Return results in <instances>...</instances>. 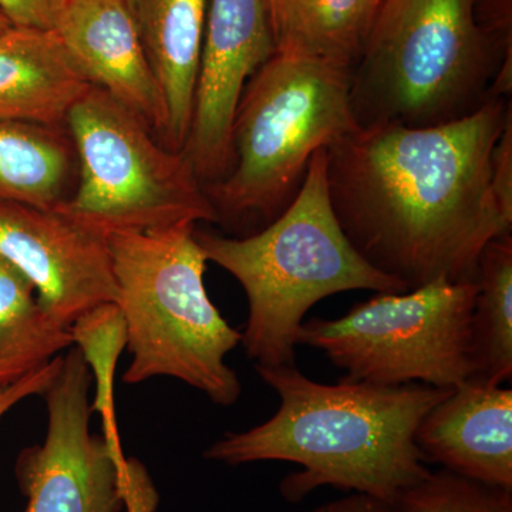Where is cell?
Wrapping results in <instances>:
<instances>
[{"mask_svg":"<svg viewBox=\"0 0 512 512\" xmlns=\"http://www.w3.org/2000/svg\"><path fill=\"white\" fill-rule=\"evenodd\" d=\"M352 70L275 53L249 79L232 124L228 173L205 185L218 222L255 234L291 204L320 148L355 130Z\"/></svg>","mask_w":512,"mask_h":512,"instance_id":"cell-6","label":"cell"},{"mask_svg":"<svg viewBox=\"0 0 512 512\" xmlns=\"http://www.w3.org/2000/svg\"><path fill=\"white\" fill-rule=\"evenodd\" d=\"M124 501L127 512H156L160 494L147 467L134 457L124 466Z\"/></svg>","mask_w":512,"mask_h":512,"instance_id":"cell-25","label":"cell"},{"mask_svg":"<svg viewBox=\"0 0 512 512\" xmlns=\"http://www.w3.org/2000/svg\"><path fill=\"white\" fill-rule=\"evenodd\" d=\"M62 357L63 355L57 356L52 362L29 373L28 376L22 377L18 382L2 387L0 389V419L16 404L23 402L28 397L43 396L62 366Z\"/></svg>","mask_w":512,"mask_h":512,"instance_id":"cell-26","label":"cell"},{"mask_svg":"<svg viewBox=\"0 0 512 512\" xmlns=\"http://www.w3.org/2000/svg\"><path fill=\"white\" fill-rule=\"evenodd\" d=\"M90 87L55 30L0 33V120L66 127L67 114Z\"/></svg>","mask_w":512,"mask_h":512,"instance_id":"cell-14","label":"cell"},{"mask_svg":"<svg viewBox=\"0 0 512 512\" xmlns=\"http://www.w3.org/2000/svg\"><path fill=\"white\" fill-rule=\"evenodd\" d=\"M279 397L271 419L227 433L204 458L238 467L261 461L298 464L281 493L298 503L320 487L394 504L431 470L414 443L421 419L451 389L410 383L315 382L295 365L255 366Z\"/></svg>","mask_w":512,"mask_h":512,"instance_id":"cell-2","label":"cell"},{"mask_svg":"<svg viewBox=\"0 0 512 512\" xmlns=\"http://www.w3.org/2000/svg\"><path fill=\"white\" fill-rule=\"evenodd\" d=\"M491 185L498 207L512 222V111L491 153Z\"/></svg>","mask_w":512,"mask_h":512,"instance_id":"cell-23","label":"cell"},{"mask_svg":"<svg viewBox=\"0 0 512 512\" xmlns=\"http://www.w3.org/2000/svg\"><path fill=\"white\" fill-rule=\"evenodd\" d=\"M512 111L493 99L436 127H356L326 148L330 204L353 248L407 291L473 282L485 245L512 231L491 153Z\"/></svg>","mask_w":512,"mask_h":512,"instance_id":"cell-1","label":"cell"},{"mask_svg":"<svg viewBox=\"0 0 512 512\" xmlns=\"http://www.w3.org/2000/svg\"><path fill=\"white\" fill-rule=\"evenodd\" d=\"M66 0H0L13 28L55 30Z\"/></svg>","mask_w":512,"mask_h":512,"instance_id":"cell-22","label":"cell"},{"mask_svg":"<svg viewBox=\"0 0 512 512\" xmlns=\"http://www.w3.org/2000/svg\"><path fill=\"white\" fill-rule=\"evenodd\" d=\"M66 127L79 184L57 208L83 227L106 238L218 222L184 151L165 147L146 121L100 87L74 104Z\"/></svg>","mask_w":512,"mask_h":512,"instance_id":"cell-7","label":"cell"},{"mask_svg":"<svg viewBox=\"0 0 512 512\" xmlns=\"http://www.w3.org/2000/svg\"><path fill=\"white\" fill-rule=\"evenodd\" d=\"M276 53L265 0H208L190 134L184 147L201 183L228 173L242 92Z\"/></svg>","mask_w":512,"mask_h":512,"instance_id":"cell-10","label":"cell"},{"mask_svg":"<svg viewBox=\"0 0 512 512\" xmlns=\"http://www.w3.org/2000/svg\"><path fill=\"white\" fill-rule=\"evenodd\" d=\"M393 507L396 512H512V491L440 468L403 491Z\"/></svg>","mask_w":512,"mask_h":512,"instance_id":"cell-21","label":"cell"},{"mask_svg":"<svg viewBox=\"0 0 512 512\" xmlns=\"http://www.w3.org/2000/svg\"><path fill=\"white\" fill-rule=\"evenodd\" d=\"M195 228L181 224L106 237L131 353L123 382L171 377L228 407L242 393L237 372L227 365L242 333L208 296V261Z\"/></svg>","mask_w":512,"mask_h":512,"instance_id":"cell-5","label":"cell"},{"mask_svg":"<svg viewBox=\"0 0 512 512\" xmlns=\"http://www.w3.org/2000/svg\"><path fill=\"white\" fill-rule=\"evenodd\" d=\"M63 128L0 120V204L52 210L69 198L76 154Z\"/></svg>","mask_w":512,"mask_h":512,"instance_id":"cell-17","label":"cell"},{"mask_svg":"<svg viewBox=\"0 0 512 512\" xmlns=\"http://www.w3.org/2000/svg\"><path fill=\"white\" fill-rule=\"evenodd\" d=\"M167 106L165 147L184 151L190 134L208 0H128Z\"/></svg>","mask_w":512,"mask_h":512,"instance_id":"cell-15","label":"cell"},{"mask_svg":"<svg viewBox=\"0 0 512 512\" xmlns=\"http://www.w3.org/2000/svg\"><path fill=\"white\" fill-rule=\"evenodd\" d=\"M92 376L79 350L63 355L46 392L45 440L25 448L16 478L23 512H124V466L119 454L90 430Z\"/></svg>","mask_w":512,"mask_h":512,"instance_id":"cell-9","label":"cell"},{"mask_svg":"<svg viewBox=\"0 0 512 512\" xmlns=\"http://www.w3.org/2000/svg\"><path fill=\"white\" fill-rule=\"evenodd\" d=\"M471 313L473 380L504 386L512 379V234L485 245L478 259Z\"/></svg>","mask_w":512,"mask_h":512,"instance_id":"cell-19","label":"cell"},{"mask_svg":"<svg viewBox=\"0 0 512 512\" xmlns=\"http://www.w3.org/2000/svg\"><path fill=\"white\" fill-rule=\"evenodd\" d=\"M72 346L69 326L47 315L26 276L0 258V389Z\"/></svg>","mask_w":512,"mask_h":512,"instance_id":"cell-18","label":"cell"},{"mask_svg":"<svg viewBox=\"0 0 512 512\" xmlns=\"http://www.w3.org/2000/svg\"><path fill=\"white\" fill-rule=\"evenodd\" d=\"M477 284L437 279L403 293H376L338 319L312 318L298 346L320 350L346 382L421 383L454 389L476 376L471 313Z\"/></svg>","mask_w":512,"mask_h":512,"instance_id":"cell-8","label":"cell"},{"mask_svg":"<svg viewBox=\"0 0 512 512\" xmlns=\"http://www.w3.org/2000/svg\"><path fill=\"white\" fill-rule=\"evenodd\" d=\"M474 12L485 35L512 63V0H476Z\"/></svg>","mask_w":512,"mask_h":512,"instance_id":"cell-24","label":"cell"},{"mask_svg":"<svg viewBox=\"0 0 512 512\" xmlns=\"http://www.w3.org/2000/svg\"><path fill=\"white\" fill-rule=\"evenodd\" d=\"M74 348L79 350L92 376V412L103 426V439L124 454L116 413L117 363L127 349V329L116 302L103 303L83 313L70 325Z\"/></svg>","mask_w":512,"mask_h":512,"instance_id":"cell-20","label":"cell"},{"mask_svg":"<svg viewBox=\"0 0 512 512\" xmlns=\"http://www.w3.org/2000/svg\"><path fill=\"white\" fill-rule=\"evenodd\" d=\"M414 443L427 464L512 491V389L454 387L421 419Z\"/></svg>","mask_w":512,"mask_h":512,"instance_id":"cell-13","label":"cell"},{"mask_svg":"<svg viewBox=\"0 0 512 512\" xmlns=\"http://www.w3.org/2000/svg\"><path fill=\"white\" fill-rule=\"evenodd\" d=\"M10 28H13V26L10 25L9 20L5 18V15L0 12V33L6 32V30Z\"/></svg>","mask_w":512,"mask_h":512,"instance_id":"cell-28","label":"cell"},{"mask_svg":"<svg viewBox=\"0 0 512 512\" xmlns=\"http://www.w3.org/2000/svg\"><path fill=\"white\" fill-rule=\"evenodd\" d=\"M476 0H382L350 77L357 127H436L510 99L512 63L485 35Z\"/></svg>","mask_w":512,"mask_h":512,"instance_id":"cell-4","label":"cell"},{"mask_svg":"<svg viewBox=\"0 0 512 512\" xmlns=\"http://www.w3.org/2000/svg\"><path fill=\"white\" fill-rule=\"evenodd\" d=\"M55 32L84 79L134 111L163 141L167 106L128 0H66Z\"/></svg>","mask_w":512,"mask_h":512,"instance_id":"cell-12","label":"cell"},{"mask_svg":"<svg viewBox=\"0 0 512 512\" xmlns=\"http://www.w3.org/2000/svg\"><path fill=\"white\" fill-rule=\"evenodd\" d=\"M0 258L26 276L43 311L69 328L90 309L116 302L107 239L57 207L0 204Z\"/></svg>","mask_w":512,"mask_h":512,"instance_id":"cell-11","label":"cell"},{"mask_svg":"<svg viewBox=\"0 0 512 512\" xmlns=\"http://www.w3.org/2000/svg\"><path fill=\"white\" fill-rule=\"evenodd\" d=\"M195 239L207 261L234 276L247 295L241 345L255 366L295 365L299 329L322 299L348 291L409 292L367 264L340 228L326 148L316 151L298 194L271 224L242 238L195 228Z\"/></svg>","mask_w":512,"mask_h":512,"instance_id":"cell-3","label":"cell"},{"mask_svg":"<svg viewBox=\"0 0 512 512\" xmlns=\"http://www.w3.org/2000/svg\"><path fill=\"white\" fill-rule=\"evenodd\" d=\"M276 53L353 70L382 0H265Z\"/></svg>","mask_w":512,"mask_h":512,"instance_id":"cell-16","label":"cell"},{"mask_svg":"<svg viewBox=\"0 0 512 512\" xmlns=\"http://www.w3.org/2000/svg\"><path fill=\"white\" fill-rule=\"evenodd\" d=\"M309 512H396L392 504L363 494H349L340 500L319 505Z\"/></svg>","mask_w":512,"mask_h":512,"instance_id":"cell-27","label":"cell"}]
</instances>
